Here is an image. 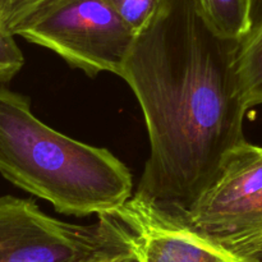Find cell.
I'll return each mask as SVG.
<instances>
[{
	"mask_svg": "<svg viewBox=\"0 0 262 262\" xmlns=\"http://www.w3.org/2000/svg\"><path fill=\"white\" fill-rule=\"evenodd\" d=\"M45 0H0V19L10 31L40 7Z\"/></svg>",
	"mask_w": 262,
	"mask_h": 262,
	"instance_id": "obj_12",
	"label": "cell"
},
{
	"mask_svg": "<svg viewBox=\"0 0 262 262\" xmlns=\"http://www.w3.org/2000/svg\"><path fill=\"white\" fill-rule=\"evenodd\" d=\"M14 37L12 31L0 20V84L14 78L25 64V56Z\"/></svg>",
	"mask_w": 262,
	"mask_h": 262,
	"instance_id": "obj_11",
	"label": "cell"
},
{
	"mask_svg": "<svg viewBox=\"0 0 262 262\" xmlns=\"http://www.w3.org/2000/svg\"><path fill=\"white\" fill-rule=\"evenodd\" d=\"M224 248L241 257L262 262V196L225 242Z\"/></svg>",
	"mask_w": 262,
	"mask_h": 262,
	"instance_id": "obj_9",
	"label": "cell"
},
{
	"mask_svg": "<svg viewBox=\"0 0 262 262\" xmlns=\"http://www.w3.org/2000/svg\"><path fill=\"white\" fill-rule=\"evenodd\" d=\"M117 222V220H115ZM118 224V223H117ZM119 228V225H118ZM81 262H138L132 251L127 247L124 239L122 237V233L119 229V239L113 245L102 248L99 252L94 253L90 257L84 258Z\"/></svg>",
	"mask_w": 262,
	"mask_h": 262,
	"instance_id": "obj_13",
	"label": "cell"
},
{
	"mask_svg": "<svg viewBox=\"0 0 262 262\" xmlns=\"http://www.w3.org/2000/svg\"><path fill=\"white\" fill-rule=\"evenodd\" d=\"M0 176L56 212L110 214L133 196L129 169L106 148L46 125L26 95L0 84Z\"/></svg>",
	"mask_w": 262,
	"mask_h": 262,
	"instance_id": "obj_2",
	"label": "cell"
},
{
	"mask_svg": "<svg viewBox=\"0 0 262 262\" xmlns=\"http://www.w3.org/2000/svg\"><path fill=\"white\" fill-rule=\"evenodd\" d=\"M110 214L138 262H258L235 255L137 193Z\"/></svg>",
	"mask_w": 262,
	"mask_h": 262,
	"instance_id": "obj_5",
	"label": "cell"
},
{
	"mask_svg": "<svg viewBox=\"0 0 262 262\" xmlns=\"http://www.w3.org/2000/svg\"><path fill=\"white\" fill-rule=\"evenodd\" d=\"M239 42L216 32L197 0H165L138 33L119 76L140 104L150 141L135 193L188 211L245 141Z\"/></svg>",
	"mask_w": 262,
	"mask_h": 262,
	"instance_id": "obj_1",
	"label": "cell"
},
{
	"mask_svg": "<svg viewBox=\"0 0 262 262\" xmlns=\"http://www.w3.org/2000/svg\"><path fill=\"white\" fill-rule=\"evenodd\" d=\"M207 22L225 37L241 41L252 28L251 0H197Z\"/></svg>",
	"mask_w": 262,
	"mask_h": 262,
	"instance_id": "obj_8",
	"label": "cell"
},
{
	"mask_svg": "<svg viewBox=\"0 0 262 262\" xmlns=\"http://www.w3.org/2000/svg\"><path fill=\"white\" fill-rule=\"evenodd\" d=\"M0 20H2V19H0ZM2 22H3V20H2Z\"/></svg>",
	"mask_w": 262,
	"mask_h": 262,
	"instance_id": "obj_15",
	"label": "cell"
},
{
	"mask_svg": "<svg viewBox=\"0 0 262 262\" xmlns=\"http://www.w3.org/2000/svg\"><path fill=\"white\" fill-rule=\"evenodd\" d=\"M118 239L110 214L73 224L45 214L31 199L0 196V262H81Z\"/></svg>",
	"mask_w": 262,
	"mask_h": 262,
	"instance_id": "obj_4",
	"label": "cell"
},
{
	"mask_svg": "<svg viewBox=\"0 0 262 262\" xmlns=\"http://www.w3.org/2000/svg\"><path fill=\"white\" fill-rule=\"evenodd\" d=\"M107 3L138 35L158 14L165 0H107Z\"/></svg>",
	"mask_w": 262,
	"mask_h": 262,
	"instance_id": "obj_10",
	"label": "cell"
},
{
	"mask_svg": "<svg viewBox=\"0 0 262 262\" xmlns=\"http://www.w3.org/2000/svg\"><path fill=\"white\" fill-rule=\"evenodd\" d=\"M89 77L120 76L137 33L107 0H45L13 30Z\"/></svg>",
	"mask_w": 262,
	"mask_h": 262,
	"instance_id": "obj_3",
	"label": "cell"
},
{
	"mask_svg": "<svg viewBox=\"0 0 262 262\" xmlns=\"http://www.w3.org/2000/svg\"><path fill=\"white\" fill-rule=\"evenodd\" d=\"M262 18V0H251V20L252 27Z\"/></svg>",
	"mask_w": 262,
	"mask_h": 262,
	"instance_id": "obj_14",
	"label": "cell"
},
{
	"mask_svg": "<svg viewBox=\"0 0 262 262\" xmlns=\"http://www.w3.org/2000/svg\"><path fill=\"white\" fill-rule=\"evenodd\" d=\"M261 196L262 146L245 140L228 154L215 181L194 206L178 215L224 247Z\"/></svg>",
	"mask_w": 262,
	"mask_h": 262,
	"instance_id": "obj_6",
	"label": "cell"
},
{
	"mask_svg": "<svg viewBox=\"0 0 262 262\" xmlns=\"http://www.w3.org/2000/svg\"><path fill=\"white\" fill-rule=\"evenodd\" d=\"M237 77L247 109L262 104V18L239 42Z\"/></svg>",
	"mask_w": 262,
	"mask_h": 262,
	"instance_id": "obj_7",
	"label": "cell"
}]
</instances>
